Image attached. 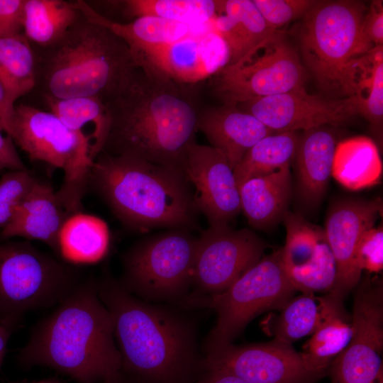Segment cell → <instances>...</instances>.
Instances as JSON below:
<instances>
[{
    "label": "cell",
    "mask_w": 383,
    "mask_h": 383,
    "mask_svg": "<svg viewBox=\"0 0 383 383\" xmlns=\"http://www.w3.org/2000/svg\"><path fill=\"white\" fill-rule=\"evenodd\" d=\"M97 279L113 318L121 370L140 383H194L206 372L188 307L145 301L109 274Z\"/></svg>",
    "instance_id": "cell-1"
},
{
    "label": "cell",
    "mask_w": 383,
    "mask_h": 383,
    "mask_svg": "<svg viewBox=\"0 0 383 383\" xmlns=\"http://www.w3.org/2000/svg\"><path fill=\"white\" fill-rule=\"evenodd\" d=\"M186 87L138 67L104 101L109 128L101 151L183 171L199 116Z\"/></svg>",
    "instance_id": "cell-2"
},
{
    "label": "cell",
    "mask_w": 383,
    "mask_h": 383,
    "mask_svg": "<svg viewBox=\"0 0 383 383\" xmlns=\"http://www.w3.org/2000/svg\"><path fill=\"white\" fill-rule=\"evenodd\" d=\"M25 366H43L77 383H99L121 370L112 316L89 277L32 328L18 355Z\"/></svg>",
    "instance_id": "cell-3"
},
{
    "label": "cell",
    "mask_w": 383,
    "mask_h": 383,
    "mask_svg": "<svg viewBox=\"0 0 383 383\" xmlns=\"http://www.w3.org/2000/svg\"><path fill=\"white\" fill-rule=\"evenodd\" d=\"M91 189L128 228L196 229L194 190L183 171L128 155L101 151L88 181Z\"/></svg>",
    "instance_id": "cell-4"
},
{
    "label": "cell",
    "mask_w": 383,
    "mask_h": 383,
    "mask_svg": "<svg viewBox=\"0 0 383 383\" xmlns=\"http://www.w3.org/2000/svg\"><path fill=\"white\" fill-rule=\"evenodd\" d=\"M41 49L35 60L36 84L43 96L55 99L91 96L104 102L138 68L120 37L82 12L62 39Z\"/></svg>",
    "instance_id": "cell-5"
},
{
    "label": "cell",
    "mask_w": 383,
    "mask_h": 383,
    "mask_svg": "<svg viewBox=\"0 0 383 383\" xmlns=\"http://www.w3.org/2000/svg\"><path fill=\"white\" fill-rule=\"evenodd\" d=\"M367 9L360 1H316L302 18L301 57L324 91L353 97V64L362 55L360 33Z\"/></svg>",
    "instance_id": "cell-6"
},
{
    "label": "cell",
    "mask_w": 383,
    "mask_h": 383,
    "mask_svg": "<svg viewBox=\"0 0 383 383\" xmlns=\"http://www.w3.org/2000/svg\"><path fill=\"white\" fill-rule=\"evenodd\" d=\"M9 135L31 160L62 170L57 197L70 216L81 212L94 162L90 138L52 112L24 104L15 105Z\"/></svg>",
    "instance_id": "cell-7"
},
{
    "label": "cell",
    "mask_w": 383,
    "mask_h": 383,
    "mask_svg": "<svg viewBox=\"0 0 383 383\" xmlns=\"http://www.w3.org/2000/svg\"><path fill=\"white\" fill-rule=\"evenodd\" d=\"M82 280L28 240H0V323L12 332L30 311L55 306Z\"/></svg>",
    "instance_id": "cell-8"
},
{
    "label": "cell",
    "mask_w": 383,
    "mask_h": 383,
    "mask_svg": "<svg viewBox=\"0 0 383 383\" xmlns=\"http://www.w3.org/2000/svg\"><path fill=\"white\" fill-rule=\"evenodd\" d=\"M198 237L184 228L144 237L121 256V284L138 298L190 308Z\"/></svg>",
    "instance_id": "cell-9"
},
{
    "label": "cell",
    "mask_w": 383,
    "mask_h": 383,
    "mask_svg": "<svg viewBox=\"0 0 383 383\" xmlns=\"http://www.w3.org/2000/svg\"><path fill=\"white\" fill-rule=\"evenodd\" d=\"M295 291L283 267L282 249L263 255L226 290L200 301L199 306H209L217 313L204 351L232 343L253 318L282 308Z\"/></svg>",
    "instance_id": "cell-10"
},
{
    "label": "cell",
    "mask_w": 383,
    "mask_h": 383,
    "mask_svg": "<svg viewBox=\"0 0 383 383\" xmlns=\"http://www.w3.org/2000/svg\"><path fill=\"white\" fill-rule=\"evenodd\" d=\"M305 67L284 31L277 30L213 76V89L225 105L304 87Z\"/></svg>",
    "instance_id": "cell-11"
},
{
    "label": "cell",
    "mask_w": 383,
    "mask_h": 383,
    "mask_svg": "<svg viewBox=\"0 0 383 383\" xmlns=\"http://www.w3.org/2000/svg\"><path fill=\"white\" fill-rule=\"evenodd\" d=\"M267 244L248 228L209 226L198 237L192 296L197 303L222 293L263 256Z\"/></svg>",
    "instance_id": "cell-12"
},
{
    "label": "cell",
    "mask_w": 383,
    "mask_h": 383,
    "mask_svg": "<svg viewBox=\"0 0 383 383\" xmlns=\"http://www.w3.org/2000/svg\"><path fill=\"white\" fill-rule=\"evenodd\" d=\"M353 334L331 363L333 383H382L383 292L382 283L366 278L355 296Z\"/></svg>",
    "instance_id": "cell-13"
},
{
    "label": "cell",
    "mask_w": 383,
    "mask_h": 383,
    "mask_svg": "<svg viewBox=\"0 0 383 383\" xmlns=\"http://www.w3.org/2000/svg\"><path fill=\"white\" fill-rule=\"evenodd\" d=\"M132 56L143 71L183 87L213 77L230 61L228 45L213 28Z\"/></svg>",
    "instance_id": "cell-14"
},
{
    "label": "cell",
    "mask_w": 383,
    "mask_h": 383,
    "mask_svg": "<svg viewBox=\"0 0 383 383\" xmlns=\"http://www.w3.org/2000/svg\"><path fill=\"white\" fill-rule=\"evenodd\" d=\"M204 354L206 370L225 371L247 383H314L321 377L307 367L301 353L276 340L238 346L230 343Z\"/></svg>",
    "instance_id": "cell-15"
},
{
    "label": "cell",
    "mask_w": 383,
    "mask_h": 383,
    "mask_svg": "<svg viewBox=\"0 0 383 383\" xmlns=\"http://www.w3.org/2000/svg\"><path fill=\"white\" fill-rule=\"evenodd\" d=\"M274 133L299 132L345 123L358 110L355 97L328 99L309 94L305 87L236 104Z\"/></svg>",
    "instance_id": "cell-16"
},
{
    "label": "cell",
    "mask_w": 383,
    "mask_h": 383,
    "mask_svg": "<svg viewBox=\"0 0 383 383\" xmlns=\"http://www.w3.org/2000/svg\"><path fill=\"white\" fill-rule=\"evenodd\" d=\"M282 221L287 235L282 262L294 289L303 294L331 291L336 266L324 229L289 211Z\"/></svg>",
    "instance_id": "cell-17"
},
{
    "label": "cell",
    "mask_w": 383,
    "mask_h": 383,
    "mask_svg": "<svg viewBox=\"0 0 383 383\" xmlns=\"http://www.w3.org/2000/svg\"><path fill=\"white\" fill-rule=\"evenodd\" d=\"M183 171L192 185L196 208L209 226L228 224L241 211L233 170L219 150L193 143L187 150Z\"/></svg>",
    "instance_id": "cell-18"
},
{
    "label": "cell",
    "mask_w": 383,
    "mask_h": 383,
    "mask_svg": "<svg viewBox=\"0 0 383 383\" xmlns=\"http://www.w3.org/2000/svg\"><path fill=\"white\" fill-rule=\"evenodd\" d=\"M380 199H342L331 206L324 232L336 266V278L331 291L342 297L359 282L362 271L357 265L355 249L362 235L374 226L382 215Z\"/></svg>",
    "instance_id": "cell-19"
},
{
    "label": "cell",
    "mask_w": 383,
    "mask_h": 383,
    "mask_svg": "<svg viewBox=\"0 0 383 383\" xmlns=\"http://www.w3.org/2000/svg\"><path fill=\"white\" fill-rule=\"evenodd\" d=\"M323 126L302 131L292 162L297 199L306 209L318 207L331 176L333 157L339 142L335 131Z\"/></svg>",
    "instance_id": "cell-20"
},
{
    "label": "cell",
    "mask_w": 383,
    "mask_h": 383,
    "mask_svg": "<svg viewBox=\"0 0 383 383\" xmlns=\"http://www.w3.org/2000/svg\"><path fill=\"white\" fill-rule=\"evenodd\" d=\"M70 216L52 186L37 179L12 220L0 231V240H37L59 254L60 233Z\"/></svg>",
    "instance_id": "cell-21"
},
{
    "label": "cell",
    "mask_w": 383,
    "mask_h": 383,
    "mask_svg": "<svg viewBox=\"0 0 383 383\" xmlns=\"http://www.w3.org/2000/svg\"><path fill=\"white\" fill-rule=\"evenodd\" d=\"M197 129L224 155L233 170L256 143L277 133L252 114L225 104L199 114Z\"/></svg>",
    "instance_id": "cell-22"
},
{
    "label": "cell",
    "mask_w": 383,
    "mask_h": 383,
    "mask_svg": "<svg viewBox=\"0 0 383 383\" xmlns=\"http://www.w3.org/2000/svg\"><path fill=\"white\" fill-rule=\"evenodd\" d=\"M291 164L239 187L241 211L254 228L265 230L283 220L292 194Z\"/></svg>",
    "instance_id": "cell-23"
},
{
    "label": "cell",
    "mask_w": 383,
    "mask_h": 383,
    "mask_svg": "<svg viewBox=\"0 0 383 383\" xmlns=\"http://www.w3.org/2000/svg\"><path fill=\"white\" fill-rule=\"evenodd\" d=\"M74 4L87 18L109 28L120 37L132 55L143 49L171 43L196 33L195 26L156 16H141L128 23L117 22L101 14L84 1L78 0Z\"/></svg>",
    "instance_id": "cell-24"
},
{
    "label": "cell",
    "mask_w": 383,
    "mask_h": 383,
    "mask_svg": "<svg viewBox=\"0 0 383 383\" xmlns=\"http://www.w3.org/2000/svg\"><path fill=\"white\" fill-rule=\"evenodd\" d=\"M216 6L213 30L228 45V65L236 62L275 31L269 28L252 0L216 1Z\"/></svg>",
    "instance_id": "cell-25"
},
{
    "label": "cell",
    "mask_w": 383,
    "mask_h": 383,
    "mask_svg": "<svg viewBox=\"0 0 383 383\" xmlns=\"http://www.w3.org/2000/svg\"><path fill=\"white\" fill-rule=\"evenodd\" d=\"M382 174L379 152L371 138L355 136L337 143L331 175L342 186L360 190L379 183Z\"/></svg>",
    "instance_id": "cell-26"
},
{
    "label": "cell",
    "mask_w": 383,
    "mask_h": 383,
    "mask_svg": "<svg viewBox=\"0 0 383 383\" xmlns=\"http://www.w3.org/2000/svg\"><path fill=\"white\" fill-rule=\"evenodd\" d=\"M343 298L329 292L324 296L303 294L289 300L283 307L275 324L274 340L290 344L313 334L331 314L343 307Z\"/></svg>",
    "instance_id": "cell-27"
},
{
    "label": "cell",
    "mask_w": 383,
    "mask_h": 383,
    "mask_svg": "<svg viewBox=\"0 0 383 383\" xmlns=\"http://www.w3.org/2000/svg\"><path fill=\"white\" fill-rule=\"evenodd\" d=\"M81 15L74 2L63 0H24L23 33L40 48L57 43Z\"/></svg>",
    "instance_id": "cell-28"
},
{
    "label": "cell",
    "mask_w": 383,
    "mask_h": 383,
    "mask_svg": "<svg viewBox=\"0 0 383 383\" xmlns=\"http://www.w3.org/2000/svg\"><path fill=\"white\" fill-rule=\"evenodd\" d=\"M109 245L107 224L93 215L77 213L64 224L59 239V254L72 264H91L101 260Z\"/></svg>",
    "instance_id": "cell-29"
},
{
    "label": "cell",
    "mask_w": 383,
    "mask_h": 383,
    "mask_svg": "<svg viewBox=\"0 0 383 383\" xmlns=\"http://www.w3.org/2000/svg\"><path fill=\"white\" fill-rule=\"evenodd\" d=\"M351 80L358 113L368 121L379 138L383 118V45L355 60Z\"/></svg>",
    "instance_id": "cell-30"
},
{
    "label": "cell",
    "mask_w": 383,
    "mask_h": 383,
    "mask_svg": "<svg viewBox=\"0 0 383 383\" xmlns=\"http://www.w3.org/2000/svg\"><path fill=\"white\" fill-rule=\"evenodd\" d=\"M0 81L13 104L36 86L35 55L23 32L0 37Z\"/></svg>",
    "instance_id": "cell-31"
},
{
    "label": "cell",
    "mask_w": 383,
    "mask_h": 383,
    "mask_svg": "<svg viewBox=\"0 0 383 383\" xmlns=\"http://www.w3.org/2000/svg\"><path fill=\"white\" fill-rule=\"evenodd\" d=\"M299 135V132L277 133L250 148L233 170L238 189L251 179L270 174L291 164Z\"/></svg>",
    "instance_id": "cell-32"
},
{
    "label": "cell",
    "mask_w": 383,
    "mask_h": 383,
    "mask_svg": "<svg viewBox=\"0 0 383 383\" xmlns=\"http://www.w3.org/2000/svg\"><path fill=\"white\" fill-rule=\"evenodd\" d=\"M43 96L48 111L57 116L70 129L87 135L85 128L87 125L91 126L92 158L94 160L103 149L109 128V116L105 103L98 97L60 99Z\"/></svg>",
    "instance_id": "cell-33"
},
{
    "label": "cell",
    "mask_w": 383,
    "mask_h": 383,
    "mask_svg": "<svg viewBox=\"0 0 383 383\" xmlns=\"http://www.w3.org/2000/svg\"><path fill=\"white\" fill-rule=\"evenodd\" d=\"M352 334L351 323L341 307L328 316L304 345L301 353L307 367L322 377L347 347Z\"/></svg>",
    "instance_id": "cell-34"
},
{
    "label": "cell",
    "mask_w": 383,
    "mask_h": 383,
    "mask_svg": "<svg viewBox=\"0 0 383 383\" xmlns=\"http://www.w3.org/2000/svg\"><path fill=\"white\" fill-rule=\"evenodd\" d=\"M124 13L132 18L156 16L192 26L213 21L217 16L213 0H125L116 1Z\"/></svg>",
    "instance_id": "cell-35"
},
{
    "label": "cell",
    "mask_w": 383,
    "mask_h": 383,
    "mask_svg": "<svg viewBox=\"0 0 383 383\" xmlns=\"http://www.w3.org/2000/svg\"><path fill=\"white\" fill-rule=\"evenodd\" d=\"M37 179L27 170H11L0 178V229L12 220Z\"/></svg>",
    "instance_id": "cell-36"
},
{
    "label": "cell",
    "mask_w": 383,
    "mask_h": 383,
    "mask_svg": "<svg viewBox=\"0 0 383 383\" xmlns=\"http://www.w3.org/2000/svg\"><path fill=\"white\" fill-rule=\"evenodd\" d=\"M269 28L279 30L294 20L303 18L316 1L252 0Z\"/></svg>",
    "instance_id": "cell-37"
},
{
    "label": "cell",
    "mask_w": 383,
    "mask_h": 383,
    "mask_svg": "<svg viewBox=\"0 0 383 383\" xmlns=\"http://www.w3.org/2000/svg\"><path fill=\"white\" fill-rule=\"evenodd\" d=\"M359 269L378 273L383 268V228L382 226L367 230L360 237L355 249Z\"/></svg>",
    "instance_id": "cell-38"
},
{
    "label": "cell",
    "mask_w": 383,
    "mask_h": 383,
    "mask_svg": "<svg viewBox=\"0 0 383 383\" xmlns=\"http://www.w3.org/2000/svg\"><path fill=\"white\" fill-rule=\"evenodd\" d=\"M383 45V6L382 1H373L365 13L360 33V50L363 55L373 48Z\"/></svg>",
    "instance_id": "cell-39"
},
{
    "label": "cell",
    "mask_w": 383,
    "mask_h": 383,
    "mask_svg": "<svg viewBox=\"0 0 383 383\" xmlns=\"http://www.w3.org/2000/svg\"><path fill=\"white\" fill-rule=\"evenodd\" d=\"M24 0H0V37L23 32Z\"/></svg>",
    "instance_id": "cell-40"
},
{
    "label": "cell",
    "mask_w": 383,
    "mask_h": 383,
    "mask_svg": "<svg viewBox=\"0 0 383 383\" xmlns=\"http://www.w3.org/2000/svg\"><path fill=\"white\" fill-rule=\"evenodd\" d=\"M0 127V171L27 170L11 138Z\"/></svg>",
    "instance_id": "cell-41"
},
{
    "label": "cell",
    "mask_w": 383,
    "mask_h": 383,
    "mask_svg": "<svg viewBox=\"0 0 383 383\" xmlns=\"http://www.w3.org/2000/svg\"><path fill=\"white\" fill-rule=\"evenodd\" d=\"M15 104H12L0 81V127L9 135Z\"/></svg>",
    "instance_id": "cell-42"
},
{
    "label": "cell",
    "mask_w": 383,
    "mask_h": 383,
    "mask_svg": "<svg viewBox=\"0 0 383 383\" xmlns=\"http://www.w3.org/2000/svg\"><path fill=\"white\" fill-rule=\"evenodd\" d=\"M194 383H247L239 377L225 371L207 370Z\"/></svg>",
    "instance_id": "cell-43"
},
{
    "label": "cell",
    "mask_w": 383,
    "mask_h": 383,
    "mask_svg": "<svg viewBox=\"0 0 383 383\" xmlns=\"http://www.w3.org/2000/svg\"><path fill=\"white\" fill-rule=\"evenodd\" d=\"M12 331L0 323V367L6 352L7 345Z\"/></svg>",
    "instance_id": "cell-44"
},
{
    "label": "cell",
    "mask_w": 383,
    "mask_h": 383,
    "mask_svg": "<svg viewBox=\"0 0 383 383\" xmlns=\"http://www.w3.org/2000/svg\"><path fill=\"white\" fill-rule=\"evenodd\" d=\"M99 383H140L137 380L134 379L122 370H118L117 372L113 374L108 377L107 378L103 379Z\"/></svg>",
    "instance_id": "cell-45"
},
{
    "label": "cell",
    "mask_w": 383,
    "mask_h": 383,
    "mask_svg": "<svg viewBox=\"0 0 383 383\" xmlns=\"http://www.w3.org/2000/svg\"><path fill=\"white\" fill-rule=\"evenodd\" d=\"M13 383H62L57 378H48L42 379L37 382H13Z\"/></svg>",
    "instance_id": "cell-46"
}]
</instances>
